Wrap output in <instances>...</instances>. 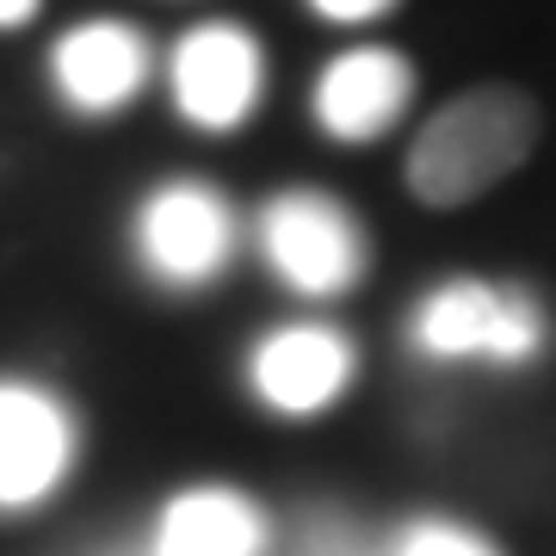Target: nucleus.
<instances>
[{
	"label": "nucleus",
	"mask_w": 556,
	"mask_h": 556,
	"mask_svg": "<svg viewBox=\"0 0 556 556\" xmlns=\"http://www.w3.org/2000/svg\"><path fill=\"white\" fill-rule=\"evenodd\" d=\"M50 80H56V93L75 112L105 118V112H118V105H130L142 93V80H149V38L124 20L75 25L50 50Z\"/></svg>",
	"instance_id": "obj_8"
},
{
	"label": "nucleus",
	"mask_w": 556,
	"mask_h": 556,
	"mask_svg": "<svg viewBox=\"0 0 556 556\" xmlns=\"http://www.w3.org/2000/svg\"><path fill=\"white\" fill-rule=\"evenodd\" d=\"M298 556H353V532L340 519H309L298 538Z\"/></svg>",
	"instance_id": "obj_12"
},
{
	"label": "nucleus",
	"mask_w": 556,
	"mask_h": 556,
	"mask_svg": "<svg viewBox=\"0 0 556 556\" xmlns=\"http://www.w3.org/2000/svg\"><path fill=\"white\" fill-rule=\"evenodd\" d=\"M260 248L273 260V273L303 298L353 291L365 273V236L353 211L316 186H291L260 211Z\"/></svg>",
	"instance_id": "obj_3"
},
{
	"label": "nucleus",
	"mask_w": 556,
	"mask_h": 556,
	"mask_svg": "<svg viewBox=\"0 0 556 556\" xmlns=\"http://www.w3.org/2000/svg\"><path fill=\"white\" fill-rule=\"evenodd\" d=\"M254 390L278 415H316L353 383V340L340 328H278L254 353Z\"/></svg>",
	"instance_id": "obj_9"
},
{
	"label": "nucleus",
	"mask_w": 556,
	"mask_h": 556,
	"mask_svg": "<svg viewBox=\"0 0 556 556\" xmlns=\"http://www.w3.org/2000/svg\"><path fill=\"white\" fill-rule=\"evenodd\" d=\"M309 7L334 25H371V20H383V13H396L402 0H309Z\"/></svg>",
	"instance_id": "obj_13"
},
{
	"label": "nucleus",
	"mask_w": 556,
	"mask_h": 556,
	"mask_svg": "<svg viewBox=\"0 0 556 556\" xmlns=\"http://www.w3.org/2000/svg\"><path fill=\"white\" fill-rule=\"evenodd\" d=\"M75 420L38 383H0V507H31L68 477Z\"/></svg>",
	"instance_id": "obj_7"
},
{
	"label": "nucleus",
	"mask_w": 556,
	"mask_h": 556,
	"mask_svg": "<svg viewBox=\"0 0 556 556\" xmlns=\"http://www.w3.org/2000/svg\"><path fill=\"white\" fill-rule=\"evenodd\" d=\"M260 80H266V62H260L254 31H241L229 20L186 31L174 50V105L179 118L199 124V130L248 124L260 105Z\"/></svg>",
	"instance_id": "obj_5"
},
{
	"label": "nucleus",
	"mask_w": 556,
	"mask_h": 556,
	"mask_svg": "<svg viewBox=\"0 0 556 556\" xmlns=\"http://www.w3.org/2000/svg\"><path fill=\"white\" fill-rule=\"evenodd\" d=\"M408 334L427 358H495V365H526L544 353V303L519 285H477L457 278L427 291L408 321Z\"/></svg>",
	"instance_id": "obj_2"
},
{
	"label": "nucleus",
	"mask_w": 556,
	"mask_h": 556,
	"mask_svg": "<svg viewBox=\"0 0 556 556\" xmlns=\"http://www.w3.org/2000/svg\"><path fill=\"white\" fill-rule=\"evenodd\" d=\"M538 130H544V112L526 87L514 80L464 87L420 124L402 161V179L427 211H464L532 161Z\"/></svg>",
	"instance_id": "obj_1"
},
{
	"label": "nucleus",
	"mask_w": 556,
	"mask_h": 556,
	"mask_svg": "<svg viewBox=\"0 0 556 556\" xmlns=\"http://www.w3.org/2000/svg\"><path fill=\"white\" fill-rule=\"evenodd\" d=\"M266 519L236 489H186L167 501L149 556H260Z\"/></svg>",
	"instance_id": "obj_10"
},
{
	"label": "nucleus",
	"mask_w": 556,
	"mask_h": 556,
	"mask_svg": "<svg viewBox=\"0 0 556 556\" xmlns=\"http://www.w3.org/2000/svg\"><path fill=\"white\" fill-rule=\"evenodd\" d=\"M43 0H0V31H20V25H31V13H38Z\"/></svg>",
	"instance_id": "obj_14"
},
{
	"label": "nucleus",
	"mask_w": 556,
	"mask_h": 556,
	"mask_svg": "<svg viewBox=\"0 0 556 556\" xmlns=\"http://www.w3.org/2000/svg\"><path fill=\"white\" fill-rule=\"evenodd\" d=\"M137 254L161 285L199 291L236 254V211L211 186L174 179V186H161L155 199L137 211Z\"/></svg>",
	"instance_id": "obj_4"
},
{
	"label": "nucleus",
	"mask_w": 556,
	"mask_h": 556,
	"mask_svg": "<svg viewBox=\"0 0 556 556\" xmlns=\"http://www.w3.org/2000/svg\"><path fill=\"white\" fill-rule=\"evenodd\" d=\"M415 100V62L390 50V43H365V50H346L321 68L316 80V124L346 149H365L378 142L390 124H402Z\"/></svg>",
	"instance_id": "obj_6"
},
{
	"label": "nucleus",
	"mask_w": 556,
	"mask_h": 556,
	"mask_svg": "<svg viewBox=\"0 0 556 556\" xmlns=\"http://www.w3.org/2000/svg\"><path fill=\"white\" fill-rule=\"evenodd\" d=\"M396 556H495V544H482L477 532L445 526V519H420V526L402 532V551Z\"/></svg>",
	"instance_id": "obj_11"
}]
</instances>
